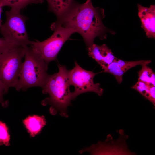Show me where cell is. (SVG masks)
I'll return each instance as SVG.
<instances>
[{"label": "cell", "mask_w": 155, "mask_h": 155, "mask_svg": "<svg viewBox=\"0 0 155 155\" xmlns=\"http://www.w3.org/2000/svg\"><path fill=\"white\" fill-rule=\"evenodd\" d=\"M87 49L89 56L94 59L102 68L117 59L111 50L105 44L99 46L94 43Z\"/></svg>", "instance_id": "obj_9"}, {"label": "cell", "mask_w": 155, "mask_h": 155, "mask_svg": "<svg viewBox=\"0 0 155 155\" xmlns=\"http://www.w3.org/2000/svg\"><path fill=\"white\" fill-rule=\"evenodd\" d=\"M2 11V7L0 6V28L2 25V21L1 19V14Z\"/></svg>", "instance_id": "obj_21"}, {"label": "cell", "mask_w": 155, "mask_h": 155, "mask_svg": "<svg viewBox=\"0 0 155 155\" xmlns=\"http://www.w3.org/2000/svg\"><path fill=\"white\" fill-rule=\"evenodd\" d=\"M25 46L16 45L0 55V78L7 92L9 88H15L17 84Z\"/></svg>", "instance_id": "obj_4"}, {"label": "cell", "mask_w": 155, "mask_h": 155, "mask_svg": "<svg viewBox=\"0 0 155 155\" xmlns=\"http://www.w3.org/2000/svg\"><path fill=\"white\" fill-rule=\"evenodd\" d=\"M25 48L24 60L22 63L16 89L25 91L33 87H42L48 75L47 65L40 55L30 46Z\"/></svg>", "instance_id": "obj_3"}, {"label": "cell", "mask_w": 155, "mask_h": 155, "mask_svg": "<svg viewBox=\"0 0 155 155\" xmlns=\"http://www.w3.org/2000/svg\"><path fill=\"white\" fill-rule=\"evenodd\" d=\"M7 93L5 86L0 78V104L4 108L7 107L9 104L8 101H5L3 98V95Z\"/></svg>", "instance_id": "obj_19"}, {"label": "cell", "mask_w": 155, "mask_h": 155, "mask_svg": "<svg viewBox=\"0 0 155 155\" xmlns=\"http://www.w3.org/2000/svg\"><path fill=\"white\" fill-rule=\"evenodd\" d=\"M17 45L7 41L3 38H0V55L9 49Z\"/></svg>", "instance_id": "obj_20"}, {"label": "cell", "mask_w": 155, "mask_h": 155, "mask_svg": "<svg viewBox=\"0 0 155 155\" xmlns=\"http://www.w3.org/2000/svg\"><path fill=\"white\" fill-rule=\"evenodd\" d=\"M10 135L8 128L6 124L0 121V145H4L8 146L9 145Z\"/></svg>", "instance_id": "obj_17"}, {"label": "cell", "mask_w": 155, "mask_h": 155, "mask_svg": "<svg viewBox=\"0 0 155 155\" xmlns=\"http://www.w3.org/2000/svg\"><path fill=\"white\" fill-rule=\"evenodd\" d=\"M59 71L52 75H49L43 86L41 87L44 94H48V97L44 99L41 104L49 105L50 113L55 115L59 113L61 116L67 117V108L73 100L68 79V71L66 67L58 65Z\"/></svg>", "instance_id": "obj_2"}, {"label": "cell", "mask_w": 155, "mask_h": 155, "mask_svg": "<svg viewBox=\"0 0 155 155\" xmlns=\"http://www.w3.org/2000/svg\"><path fill=\"white\" fill-rule=\"evenodd\" d=\"M97 73L85 70L76 61L73 68L68 71V79L70 85L74 87L72 92L73 100L79 95L86 92H93L101 96L104 90L99 83H94L93 79Z\"/></svg>", "instance_id": "obj_7"}, {"label": "cell", "mask_w": 155, "mask_h": 155, "mask_svg": "<svg viewBox=\"0 0 155 155\" xmlns=\"http://www.w3.org/2000/svg\"><path fill=\"white\" fill-rule=\"evenodd\" d=\"M38 0L39 1L40 3H42L44 2V0Z\"/></svg>", "instance_id": "obj_22"}, {"label": "cell", "mask_w": 155, "mask_h": 155, "mask_svg": "<svg viewBox=\"0 0 155 155\" xmlns=\"http://www.w3.org/2000/svg\"><path fill=\"white\" fill-rule=\"evenodd\" d=\"M54 31L52 35L42 41H31L30 46L38 53L48 65L51 61L55 60L62 46L71 35L76 32L72 28L51 25Z\"/></svg>", "instance_id": "obj_5"}, {"label": "cell", "mask_w": 155, "mask_h": 155, "mask_svg": "<svg viewBox=\"0 0 155 155\" xmlns=\"http://www.w3.org/2000/svg\"><path fill=\"white\" fill-rule=\"evenodd\" d=\"M138 15L141 22V27L148 38H155V5L149 7L137 4Z\"/></svg>", "instance_id": "obj_8"}, {"label": "cell", "mask_w": 155, "mask_h": 155, "mask_svg": "<svg viewBox=\"0 0 155 155\" xmlns=\"http://www.w3.org/2000/svg\"><path fill=\"white\" fill-rule=\"evenodd\" d=\"M40 3L37 0H0V6L2 7L7 6L11 9L19 10L29 4Z\"/></svg>", "instance_id": "obj_14"}, {"label": "cell", "mask_w": 155, "mask_h": 155, "mask_svg": "<svg viewBox=\"0 0 155 155\" xmlns=\"http://www.w3.org/2000/svg\"><path fill=\"white\" fill-rule=\"evenodd\" d=\"M104 12L103 8L94 7L91 0H87L82 4L75 1L51 25L73 28L82 36L87 49L94 43L96 37L102 40L106 38L107 32L115 34L104 25Z\"/></svg>", "instance_id": "obj_1"}, {"label": "cell", "mask_w": 155, "mask_h": 155, "mask_svg": "<svg viewBox=\"0 0 155 155\" xmlns=\"http://www.w3.org/2000/svg\"><path fill=\"white\" fill-rule=\"evenodd\" d=\"M150 86L143 82L138 81L131 87V88L137 90L144 97L148 100Z\"/></svg>", "instance_id": "obj_18"}, {"label": "cell", "mask_w": 155, "mask_h": 155, "mask_svg": "<svg viewBox=\"0 0 155 155\" xmlns=\"http://www.w3.org/2000/svg\"><path fill=\"white\" fill-rule=\"evenodd\" d=\"M23 123L27 132L32 137L39 133L46 124L44 116L36 115L28 116L23 120Z\"/></svg>", "instance_id": "obj_11"}, {"label": "cell", "mask_w": 155, "mask_h": 155, "mask_svg": "<svg viewBox=\"0 0 155 155\" xmlns=\"http://www.w3.org/2000/svg\"><path fill=\"white\" fill-rule=\"evenodd\" d=\"M116 61L119 68L125 73L129 69L137 65H148L151 62V61L140 60L133 61H127L117 59Z\"/></svg>", "instance_id": "obj_16"}, {"label": "cell", "mask_w": 155, "mask_h": 155, "mask_svg": "<svg viewBox=\"0 0 155 155\" xmlns=\"http://www.w3.org/2000/svg\"><path fill=\"white\" fill-rule=\"evenodd\" d=\"M141 65V69L138 72V81L155 86V73L147 66V65L144 64Z\"/></svg>", "instance_id": "obj_13"}, {"label": "cell", "mask_w": 155, "mask_h": 155, "mask_svg": "<svg viewBox=\"0 0 155 155\" xmlns=\"http://www.w3.org/2000/svg\"><path fill=\"white\" fill-rule=\"evenodd\" d=\"M20 10L11 8L5 13L6 20L0 28V32L7 41L23 46H28L25 22L27 18L20 13Z\"/></svg>", "instance_id": "obj_6"}, {"label": "cell", "mask_w": 155, "mask_h": 155, "mask_svg": "<svg viewBox=\"0 0 155 155\" xmlns=\"http://www.w3.org/2000/svg\"><path fill=\"white\" fill-rule=\"evenodd\" d=\"M116 61H113L103 69L104 72L110 73L114 76L118 83L120 84L123 80V76L125 73L119 68Z\"/></svg>", "instance_id": "obj_15"}, {"label": "cell", "mask_w": 155, "mask_h": 155, "mask_svg": "<svg viewBox=\"0 0 155 155\" xmlns=\"http://www.w3.org/2000/svg\"><path fill=\"white\" fill-rule=\"evenodd\" d=\"M110 147H108L105 143H98L96 145H93L90 147L86 148L80 151V153L84 151H87L92 154H106L108 149H110V154H113V152L111 149L114 152L115 155H129L133 154V152H131L126 148H121V147L116 146V143L113 144L108 143ZM108 151L107 152V154Z\"/></svg>", "instance_id": "obj_10"}, {"label": "cell", "mask_w": 155, "mask_h": 155, "mask_svg": "<svg viewBox=\"0 0 155 155\" xmlns=\"http://www.w3.org/2000/svg\"><path fill=\"white\" fill-rule=\"evenodd\" d=\"M48 11L54 13L57 19L59 18L72 6L74 0H46Z\"/></svg>", "instance_id": "obj_12"}]
</instances>
